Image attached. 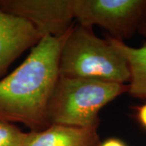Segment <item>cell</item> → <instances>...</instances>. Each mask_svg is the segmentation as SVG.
I'll return each mask as SVG.
<instances>
[{
	"mask_svg": "<svg viewBox=\"0 0 146 146\" xmlns=\"http://www.w3.org/2000/svg\"><path fill=\"white\" fill-rule=\"evenodd\" d=\"M128 92L127 84L58 76L47 107L50 124L98 127L106 105Z\"/></svg>",
	"mask_w": 146,
	"mask_h": 146,
	"instance_id": "obj_3",
	"label": "cell"
},
{
	"mask_svg": "<svg viewBox=\"0 0 146 146\" xmlns=\"http://www.w3.org/2000/svg\"><path fill=\"white\" fill-rule=\"evenodd\" d=\"M0 10L32 24L42 36H61L73 26L72 0H0Z\"/></svg>",
	"mask_w": 146,
	"mask_h": 146,
	"instance_id": "obj_5",
	"label": "cell"
},
{
	"mask_svg": "<svg viewBox=\"0 0 146 146\" xmlns=\"http://www.w3.org/2000/svg\"><path fill=\"white\" fill-rule=\"evenodd\" d=\"M145 8L146 0H72L73 18L79 25H98L123 42L137 32Z\"/></svg>",
	"mask_w": 146,
	"mask_h": 146,
	"instance_id": "obj_4",
	"label": "cell"
},
{
	"mask_svg": "<svg viewBox=\"0 0 146 146\" xmlns=\"http://www.w3.org/2000/svg\"><path fill=\"white\" fill-rule=\"evenodd\" d=\"M106 40L127 63L130 72L127 94L134 98L146 99V43L135 48L110 36Z\"/></svg>",
	"mask_w": 146,
	"mask_h": 146,
	"instance_id": "obj_8",
	"label": "cell"
},
{
	"mask_svg": "<svg viewBox=\"0 0 146 146\" xmlns=\"http://www.w3.org/2000/svg\"><path fill=\"white\" fill-rule=\"evenodd\" d=\"M100 143L97 127L50 124L44 130L27 132L24 146H98Z\"/></svg>",
	"mask_w": 146,
	"mask_h": 146,
	"instance_id": "obj_7",
	"label": "cell"
},
{
	"mask_svg": "<svg viewBox=\"0 0 146 146\" xmlns=\"http://www.w3.org/2000/svg\"><path fill=\"white\" fill-rule=\"evenodd\" d=\"M136 110V117L141 123V124L146 128V103L137 106Z\"/></svg>",
	"mask_w": 146,
	"mask_h": 146,
	"instance_id": "obj_10",
	"label": "cell"
},
{
	"mask_svg": "<svg viewBox=\"0 0 146 146\" xmlns=\"http://www.w3.org/2000/svg\"><path fill=\"white\" fill-rule=\"evenodd\" d=\"M72 28L58 37L43 36L25 61L0 80V122L19 123L32 131L50 125L47 107L58 78L61 49Z\"/></svg>",
	"mask_w": 146,
	"mask_h": 146,
	"instance_id": "obj_1",
	"label": "cell"
},
{
	"mask_svg": "<svg viewBox=\"0 0 146 146\" xmlns=\"http://www.w3.org/2000/svg\"><path fill=\"white\" fill-rule=\"evenodd\" d=\"M98 146H127L126 144L119 138H109L103 142H101Z\"/></svg>",
	"mask_w": 146,
	"mask_h": 146,
	"instance_id": "obj_11",
	"label": "cell"
},
{
	"mask_svg": "<svg viewBox=\"0 0 146 146\" xmlns=\"http://www.w3.org/2000/svg\"><path fill=\"white\" fill-rule=\"evenodd\" d=\"M137 32L141 34L142 36H146V8L145 11H144V14L141 17V20L140 21V24H139V27H138V29Z\"/></svg>",
	"mask_w": 146,
	"mask_h": 146,
	"instance_id": "obj_12",
	"label": "cell"
},
{
	"mask_svg": "<svg viewBox=\"0 0 146 146\" xmlns=\"http://www.w3.org/2000/svg\"><path fill=\"white\" fill-rule=\"evenodd\" d=\"M58 76L126 84L130 80V72L125 58L106 39L78 24L63 42Z\"/></svg>",
	"mask_w": 146,
	"mask_h": 146,
	"instance_id": "obj_2",
	"label": "cell"
},
{
	"mask_svg": "<svg viewBox=\"0 0 146 146\" xmlns=\"http://www.w3.org/2000/svg\"><path fill=\"white\" fill-rule=\"evenodd\" d=\"M26 135L13 123L0 122V146H24Z\"/></svg>",
	"mask_w": 146,
	"mask_h": 146,
	"instance_id": "obj_9",
	"label": "cell"
},
{
	"mask_svg": "<svg viewBox=\"0 0 146 146\" xmlns=\"http://www.w3.org/2000/svg\"><path fill=\"white\" fill-rule=\"evenodd\" d=\"M42 37L29 22L0 10V80L11 64Z\"/></svg>",
	"mask_w": 146,
	"mask_h": 146,
	"instance_id": "obj_6",
	"label": "cell"
}]
</instances>
